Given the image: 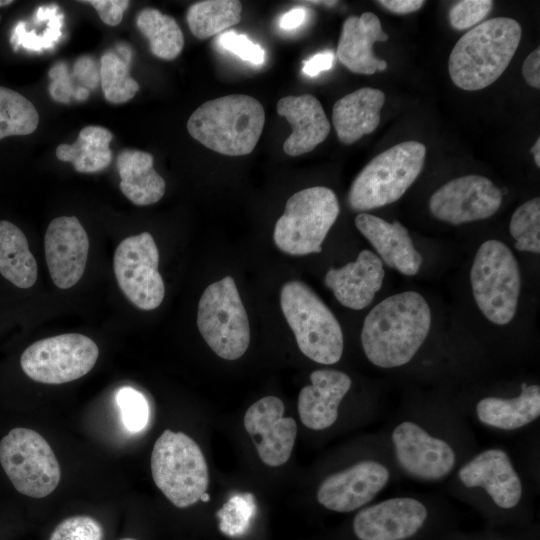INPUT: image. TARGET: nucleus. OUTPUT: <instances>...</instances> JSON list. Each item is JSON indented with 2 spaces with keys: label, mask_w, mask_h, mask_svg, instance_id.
Listing matches in <instances>:
<instances>
[{
  "label": "nucleus",
  "mask_w": 540,
  "mask_h": 540,
  "mask_svg": "<svg viewBox=\"0 0 540 540\" xmlns=\"http://www.w3.org/2000/svg\"><path fill=\"white\" fill-rule=\"evenodd\" d=\"M284 403L266 396L252 404L244 415V427L251 436L261 461L280 466L291 456L297 435V424L284 417Z\"/></svg>",
  "instance_id": "19"
},
{
  "label": "nucleus",
  "mask_w": 540,
  "mask_h": 540,
  "mask_svg": "<svg viewBox=\"0 0 540 540\" xmlns=\"http://www.w3.org/2000/svg\"><path fill=\"white\" fill-rule=\"evenodd\" d=\"M218 43L222 49L230 51L243 61L254 65H260L264 62V50L246 35L227 31L220 35Z\"/></svg>",
  "instance_id": "39"
},
{
  "label": "nucleus",
  "mask_w": 540,
  "mask_h": 540,
  "mask_svg": "<svg viewBox=\"0 0 540 540\" xmlns=\"http://www.w3.org/2000/svg\"><path fill=\"white\" fill-rule=\"evenodd\" d=\"M35 106L22 94L0 86V140L8 136L29 135L38 127Z\"/></svg>",
  "instance_id": "32"
},
{
  "label": "nucleus",
  "mask_w": 540,
  "mask_h": 540,
  "mask_svg": "<svg viewBox=\"0 0 540 540\" xmlns=\"http://www.w3.org/2000/svg\"><path fill=\"white\" fill-rule=\"evenodd\" d=\"M136 24L156 57L173 60L181 53L184 36L173 17L154 8H145L139 12Z\"/></svg>",
  "instance_id": "30"
},
{
  "label": "nucleus",
  "mask_w": 540,
  "mask_h": 540,
  "mask_svg": "<svg viewBox=\"0 0 540 540\" xmlns=\"http://www.w3.org/2000/svg\"><path fill=\"white\" fill-rule=\"evenodd\" d=\"M121 540H136V539H133V538H124V539H121Z\"/></svg>",
  "instance_id": "51"
},
{
  "label": "nucleus",
  "mask_w": 540,
  "mask_h": 540,
  "mask_svg": "<svg viewBox=\"0 0 540 540\" xmlns=\"http://www.w3.org/2000/svg\"><path fill=\"white\" fill-rule=\"evenodd\" d=\"M49 540H103V528L91 516H71L55 527Z\"/></svg>",
  "instance_id": "37"
},
{
  "label": "nucleus",
  "mask_w": 540,
  "mask_h": 540,
  "mask_svg": "<svg viewBox=\"0 0 540 540\" xmlns=\"http://www.w3.org/2000/svg\"><path fill=\"white\" fill-rule=\"evenodd\" d=\"M385 9L396 14H408L420 9L424 1L422 0H381L377 1Z\"/></svg>",
  "instance_id": "46"
},
{
  "label": "nucleus",
  "mask_w": 540,
  "mask_h": 540,
  "mask_svg": "<svg viewBox=\"0 0 540 540\" xmlns=\"http://www.w3.org/2000/svg\"><path fill=\"white\" fill-rule=\"evenodd\" d=\"M113 138L111 131L102 126L84 127L73 144H60L56 157L63 162H71L80 173H95L104 170L112 160L109 144Z\"/></svg>",
  "instance_id": "29"
},
{
  "label": "nucleus",
  "mask_w": 540,
  "mask_h": 540,
  "mask_svg": "<svg viewBox=\"0 0 540 540\" xmlns=\"http://www.w3.org/2000/svg\"><path fill=\"white\" fill-rule=\"evenodd\" d=\"M490 540H503V539H490Z\"/></svg>",
  "instance_id": "52"
},
{
  "label": "nucleus",
  "mask_w": 540,
  "mask_h": 540,
  "mask_svg": "<svg viewBox=\"0 0 540 540\" xmlns=\"http://www.w3.org/2000/svg\"><path fill=\"white\" fill-rule=\"evenodd\" d=\"M242 4L237 0H205L192 4L187 11V23L198 39H206L238 24Z\"/></svg>",
  "instance_id": "31"
},
{
  "label": "nucleus",
  "mask_w": 540,
  "mask_h": 540,
  "mask_svg": "<svg viewBox=\"0 0 540 540\" xmlns=\"http://www.w3.org/2000/svg\"><path fill=\"white\" fill-rule=\"evenodd\" d=\"M335 55L330 51H324L313 55L303 62L302 72L309 77H315L322 71L332 68Z\"/></svg>",
  "instance_id": "43"
},
{
  "label": "nucleus",
  "mask_w": 540,
  "mask_h": 540,
  "mask_svg": "<svg viewBox=\"0 0 540 540\" xmlns=\"http://www.w3.org/2000/svg\"><path fill=\"white\" fill-rule=\"evenodd\" d=\"M0 274L13 285L27 289L37 280V263L22 230L0 220Z\"/></svg>",
  "instance_id": "28"
},
{
  "label": "nucleus",
  "mask_w": 540,
  "mask_h": 540,
  "mask_svg": "<svg viewBox=\"0 0 540 540\" xmlns=\"http://www.w3.org/2000/svg\"><path fill=\"white\" fill-rule=\"evenodd\" d=\"M49 78V93L53 100L66 104L74 99L77 87L65 62L55 63L49 70Z\"/></svg>",
  "instance_id": "40"
},
{
  "label": "nucleus",
  "mask_w": 540,
  "mask_h": 540,
  "mask_svg": "<svg viewBox=\"0 0 540 540\" xmlns=\"http://www.w3.org/2000/svg\"><path fill=\"white\" fill-rule=\"evenodd\" d=\"M473 297L482 314L497 325L508 324L517 311L521 273L512 250L495 239L483 242L470 270Z\"/></svg>",
  "instance_id": "10"
},
{
  "label": "nucleus",
  "mask_w": 540,
  "mask_h": 540,
  "mask_svg": "<svg viewBox=\"0 0 540 540\" xmlns=\"http://www.w3.org/2000/svg\"><path fill=\"white\" fill-rule=\"evenodd\" d=\"M464 415L483 428L500 434L526 431L540 418V385L523 381L516 394H486L458 405Z\"/></svg>",
  "instance_id": "17"
},
{
  "label": "nucleus",
  "mask_w": 540,
  "mask_h": 540,
  "mask_svg": "<svg viewBox=\"0 0 540 540\" xmlns=\"http://www.w3.org/2000/svg\"><path fill=\"white\" fill-rule=\"evenodd\" d=\"M280 305L300 351L323 365L337 363L343 354L341 326L320 297L305 283L286 282L280 291Z\"/></svg>",
  "instance_id": "7"
},
{
  "label": "nucleus",
  "mask_w": 540,
  "mask_h": 540,
  "mask_svg": "<svg viewBox=\"0 0 540 540\" xmlns=\"http://www.w3.org/2000/svg\"><path fill=\"white\" fill-rule=\"evenodd\" d=\"M307 18V9L297 6L283 14L278 22L279 28L284 31H291L300 27Z\"/></svg>",
  "instance_id": "45"
},
{
  "label": "nucleus",
  "mask_w": 540,
  "mask_h": 540,
  "mask_svg": "<svg viewBox=\"0 0 540 540\" xmlns=\"http://www.w3.org/2000/svg\"><path fill=\"white\" fill-rule=\"evenodd\" d=\"M0 463L15 489L32 498L48 496L60 482L55 453L32 429L14 428L1 439Z\"/></svg>",
  "instance_id": "14"
},
{
  "label": "nucleus",
  "mask_w": 540,
  "mask_h": 540,
  "mask_svg": "<svg viewBox=\"0 0 540 540\" xmlns=\"http://www.w3.org/2000/svg\"><path fill=\"white\" fill-rule=\"evenodd\" d=\"M512 454L502 446L480 448L445 482L450 496L495 512L512 513L527 505L533 489Z\"/></svg>",
  "instance_id": "3"
},
{
  "label": "nucleus",
  "mask_w": 540,
  "mask_h": 540,
  "mask_svg": "<svg viewBox=\"0 0 540 540\" xmlns=\"http://www.w3.org/2000/svg\"><path fill=\"white\" fill-rule=\"evenodd\" d=\"M388 38L374 13L364 12L359 17H348L342 26L337 58L353 73L371 75L383 71L387 63L374 54L373 45L387 41Z\"/></svg>",
  "instance_id": "24"
},
{
  "label": "nucleus",
  "mask_w": 540,
  "mask_h": 540,
  "mask_svg": "<svg viewBox=\"0 0 540 540\" xmlns=\"http://www.w3.org/2000/svg\"><path fill=\"white\" fill-rule=\"evenodd\" d=\"M384 103V92L371 87L357 89L340 98L332 112L339 140L349 145L372 133L380 123Z\"/></svg>",
  "instance_id": "26"
},
{
  "label": "nucleus",
  "mask_w": 540,
  "mask_h": 540,
  "mask_svg": "<svg viewBox=\"0 0 540 540\" xmlns=\"http://www.w3.org/2000/svg\"><path fill=\"white\" fill-rule=\"evenodd\" d=\"M509 231L518 251L540 252V198L534 197L513 213Z\"/></svg>",
  "instance_id": "34"
},
{
  "label": "nucleus",
  "mask_w": 540,
  "mask_h": 540,
  "mask_svg": "<svg viewBox=\"0 0 540 540\" xmlns=\"http://www.w3.org/2000/svg\"><path fill=\"white\" fill-rule=\"evenodd\" d=\"M400 479L386 442L379 432L378 441L368 454L328 473L320 481L316 498L327 510L353 512L372 503Z\"/></svg>",
  "instance_id": "6"
},
{
  "label": "nucleus",
  "mask_w": 540,
  "mask_h": 540,
  "mask_svg": "<svg viewBox=\"0 0 540 540\" xmlns=\"http://www.w3.org/2000/svg\"><path fill=\"white\" fill-rule=\"evenodd\" d=\"M355 226L388 267L407 276L418 273L422 256L400 222L389 223L378 216L360 213L355 218Z\"/></svg>",
  "instance_id": "23"
},
{
  "label": "nucleus",
  "mask_w": 540,
  "mask_h": 540,
  "mask_svg": "<svg viewBox=\"0 0 540 540\" xmlns=\"http://www.w3.org/2000/svg\"><path fill=\"white\" fill-rule=\"evenodd\" d=\"M12 3H13V1H11V0H0V7L7 6V5H10Z\"/></svg>",
  "instance_id": "50"
},
{
  "label": "nucleus",
  "mask_w": 540,
  "mask_h": 540,
  "mask_svg": "<svg viewBox=\"0 0 540 540\" xmlns=\"http://www.w3.org/2000/svg\"><path fill=\"white\" fill-rule=\"evenodd\" d=\"M431 328V310L424 297L405 291L387 297L365 317L361 345L368 361L390 370L408 365Z\"/></svg>",
  "instance_id": "2"
},
{
  "label": "nucleus",
  "mask_w": 540,
  "mask_h": 540,
  "mask_svg": "<svg viewBox=\"0 0 540 540\" xmlns=\"http://www.w3.org/2000/svg\"><path fill=\"white\" fill-rule=\"evenodd\" d=\"M153 156L145 151L125 149L117 157L120 190L133 204L151 205L165 193V180L153 167Z\"/></svg>",
  "instance_id": "27"
},
{
  "label": "nucleus",
  "mask_w": 540,
  "mask_h": 540,
  "mask_svg": "<svg viewBox=\"0 0 540 540\" xmlns=\"http://www.w3.org/2000/svg\"><path fill=\"white\" fill-rule=\"evenodd\" d=\"M438 494L406 493L372 502L361 508L352 521L358 540H412L432 520L443 502Z\"/></svg>",
  "instance_id": "13"
},
{
  "label": "nucleus",
  "mask_w": 540,
  "mask_h": 540,
  "mask_svg": "<svg viewBox=\"0 0 540 540\" xmlns=\"http://www.w3.org/2000/svg\"><path fill=\"white\" fill-rule=\"evenodd\" d=\"M380 432L401 478L422 484L445 483L479 449L472 424L451 400L408 401Z\"/></svg>",
  "instance_id": "1"
},
{
  "label": "nucleus",
  "mask_w": 540,
  "mask_h": 540,
  "mask_svg": "<svg viewBox=\"0 0 540 540\" xmlns=\"http://www.w3.org/2000/svg\"><path fill=\"white\" fill-rule=\"evenodd\" d=\"M384 276L381 259L370 250H362L354 262L331 268L324 281L343 306L361 310L371 304L382 287Z\"/></svg>",
  "instance_id": "22"
},
{
  "label": "nucleus",
  "mask_w": 540,
  "mask_h": 540,
  "mask_svg": "<svg viewBox=\"0 0 540 540\" xmlns=\"http://www.w3.org/2000/svg\"><path fill=\"white\" fill-rule=\"evenodd\" d=\"M492 6L491 0L459 1L449 12L450 24L457 30L471 28L488 15Z\"/></svg>",
  "instance_id": "38"
},
{
  "label": "nucleus",
  "mask_w": 540,
  "mask_h": 540,
  "mask_svg": "<svg viewBox=\"0 0 540 540\" xmlns=\"http://www.w3.org/2000/svg\"><path fill=\"white\" fill-rule=\"evenodd\" d=\"M150 464L155 485L176 507L195 504L207 490L209 475L203 452L183 432L165 430L154 444Z\"/></svg>",
  "instance_id": "9"
},
{
  "label": "nucleus",
  "mask_w": 540,
  "mask_h": 540,
  "mask_svg": "<svg viewBox=\"0 0 540 540\" xmlns=\"http://www.w3.org/2000/svg\"><path fill=\"white\" fill-rule=\"evenodd\" d=\"M265 113L255 98L232 94L209 100L189 117V134L205 147L227 156L251 153L263 130Z\"/></svg>",
  "instance_id": "5"
},
{
  "label": "nucleus",
  "mask_w": 540,
  "mask_h": 540,
  "mask_svg": "<svg viewBox=\"0 0 540 540\" xmlns=\"http://www.w3.org/2000/svg\"><path fill=\"white\" fill-rule=\"evenodd\" d=\"M530 152L533 154L534 161H535L537 167L539 168L540 167V139L539 138H537V140L534 143V145L532 146Z\"/></svg>",
  "instance_id": "47"
},
{
  "label": "nucleus",
  "mask_w": 540,
  "mask_h": 540,
  "mask_svg": "<svg viewBox=\"0 0 540 540\" xmlns=\"http://www.w3.org/2000/svg\"><path fill=\"white\" fill-rule=\"evenodd\" d=\"M277 113L285 117L293 128L283 144V150L289 156L312 151L330 132L324 109L313 95L283 97L278 100Z\"/></svg>",
  "instance_id": "25"
},
{
  "label": "nucleus",
  "mask_w": 540,
  "mask_h": 540,
  "mask_svg": "<svg viewBox=\"0 0 540 540\" xmlns=\"http://www.w3.org/2000/svg\"><path fill=\"white\" fill-rule=\"evenodd\" d=\"M45 258L53 283L60 289L76 285L84 274L89 238L75 216L53 219L44 238Z\"/></svg>",
  "instance_id": "20"
},
{
  "label": "nucleus",
  "mask_w": 540,
  "mask_h": 540,
  "mask_svg": "<svg viewBox=\"0 0 540 540\" xmlns=\"http://www.w3.org/2000/svg\"><path fill=\"white\" fill-rule=\"evenodd\" d=\"M255 511L253 494H235L216 513L220 531L229 537L244 535L250 527Z\"/></svg>",
  "instance_id": "35"
},
{
  "label": "nucleus",
  "mask_w": 540,
  "mask_h": 540,
  "mask_svg": "<svg viewBox=\"0 0 540 540\" xmlns=\"http://www.w3.org/2000/svg\"><path fill=\"white\" fill-rule=\"evenodd\" d=\"M98 356V346L91 338L67 333L32 343L22 353L20 365L36 382L63 384L90 372Z\"/></svg>",
  "instance_id": "15"
},
{
  "label": "nucleus",
  "mask_w": 540,
  "mask_h": 540,
  "mask_svg": "<svg viewBox=\"0 0 540 540\" xmlns=\"http://www.w3.org/2000/svg\"><path fill=\"white\" fill-rule=\"evenodd\" d=\"M305 3L324 4L326 6H334L337 3V1H307Z\"/></svg>",
  "instance_id": "48"
},
{
  "label": "nucleus",
  "mask_w": 540,
  "mask_h": 540,
  "mask_svg": "<svg viewBox=\"0 0 540 540\" xmlns=\"http://www.w3.org/2000/svg\"><path fill=\"white\" fill-rule=\"evenodd\" d=\"M80 2L94 7L100 19L109 26H116L121 22L124 11L130 3L126 0H88Z\"/></svg>",
  "instance_id": "42"
},
{
  "label": "nucleus",
  "mask_w": 540,
  "mask_h": 540,
  "mask_svg": "<svg viewBox=\"0 0 540 540\" xmlns=\"http://www.w3.org/2000/svg\"><path fill=\"white\" fill-rule=\"evenodd\" d=\"M520 24L507 17L486 20L466 32L448 60L453 83L466 91L494 83L510 64L521 40Z\"/></svg>",
  "instance_id": "4"
},
{
  "label": "nucleus",
  "mask_w": 540,
  "mask_h": 540,
  "mask_svg": "<svg viewBox=\"0 0 540 540\" xmlns=\"http://www.w3.org/2000/svg\"><path fill=\"white\" fill-rule=\"evenodd\" d=\"M158 264L159 251L149 232L123 239L115 250L117 283L126 298L141 310L156 309L164 299L165 286Z\"/></svg>",
  "instance_id": "16"
},
{
  "label": "nucleus",
  "mask_w": 540,
  "mask_h": 540,
  "mask_svg": "<svg viewBox=\"0 0 540 540\" xmlns=\"http://www.w3.org/2000/svg\"><path fill=\"white\" fill-rule=\"evenodd\" d=\"M71 75L79 87L89 91L100 83V67L95 59L88 55L81 56L75 61Z\"/></svg>",
  "instance_id": "41"
},
{
  "label": "nucleus",
  "mask_w": 540,
  "mask_h": 540,
  "mask_svg": "<svg viewBox=\"0 0 540 540\" xmlns=\"http://www.w3.org/2000/svg\"><path fill=\"white\" fill-rule=\"evenodd\" d=\"M198 329L208 346L221 358H240L250 343L248 316L231 276L210 284L197 311Z\"/></svg>",
  "instance_id": "12"
},
{
  "label": "nucleus",
  "mask_w": 540,
  "mask_h": 540,
  "mask_svg": "<svg viewBox=\"0 0 540 540\" xmlns=\"http://www.w3.org/2000/svg\"><path fill=\"white\" fill-rule=\"evenodd\" d=\"M116 403L124 427L131 433L142 431L149 421V405L144 395L131 387H122L116 394Z\"/></svg>",
  "instance_id": "36"
},
{
  "label": "nucleus",
  "mask_w": 540,
  "mask_h": 540,
  "mask_svg": "<svg viewBox=\"0 0 540 540\" xmlns=\"http://www.w3.org/2000/svg\"><path fill=\"white\" fill-rule=\"evenodd\" d=\"M502 203V193L490 179L466 175L452 179L430 197L431 214L440 221L460 225L489 218Z\"/></svg>",
  "instance_id": "18"
},
{
  "label": "nucleus",
  "mask_w": 540,
  "mask_h": 540,
  "mask_svg": "<svg viewBox=\"0 0 540 540\" xmlns=\"http://www.w3.org/2000/svg\"><path fill=\"white\" fill-rule=\"evenodd\" d=\"M339 211L337 196L330 188L315 186L296 192L276 221L273 238L277 248L294 256L321 252Z\"/></svg>",
  "instance_id": "11"
},
{
  "label": "nucleus",
  "mask_w": 540,
  "mask_h": 540,
  "mask_svg": "<svg viewBox=\"0 0 540 540\" xmlns=\"http://www.w3.org/2000/svg\"><path fill=\"white\" fill-rule=\"evenodd\" d=\"M311 384L304 386L298 396V413L305 427L323 431L336 424L340 407L352 387L351 377L330 368L314 370Z\"/></svg>",
  "instance_id": "21"
},
{
  "label": "nucleus",
  "mask_w": 540,
  "mask_h": 540,
  "mask_svg": "<svg viewBox=\"0 0 540 540\" xmlns=\"http://www.w3.org/2000/svg\"><path fill=\"white\" fill-rule=\"evenodd\" d=\"M522 74L526 83L535 88H540V48L537 47L524 60Z\"/></svg>",
  "instance_id": "44"
},
{
  "label": "nucleus",
  "mask_w": 540,
  "mask_h": 540,
  "mask_svg": "<svg viewBox=\"0 0 540 540\" xmlns=\"http://www.w3.org/2000/svg\"><path fill=\"white\" fill-rule=\"evenodd\" d=\"M425 156V145L414 140L396 144L375 156L350 187V207L367 211L400 199L421 173Z\"/></svg>",
  "instance_id": "8"
},
{
  "label": "nucleus",
  "mask_w": 540,
  "mask_h": 540,
  "mask_svg": "<svg viewBox=\"0 0 540 540\" xmlns=\"http://www.w3.org/2000/svg\"><path fill=\"white\" fill-rule=\"evenodd\" d=\"M130 62L113 51L100 58V84L105 99L112 104L131 100L139 90V84L130 76Z\"/></svg>",
  "instance_id": "33"
},
{
  "label": "nucleus",
  "mask_w": 540,
  "mask_h": 540,
  "mask_svg": "<svg viewBox=\"0 0 540 540\" xmlns=\"http://www.w3.org/2000/svg\"><path fill=\"white\" fill-rule=\"evenodd\" d=\"M209 500H210V495L206 492L202 494V496L200 497V501L207 502Z\"/></svg>",
  "instance_id": "49"
}]
</instances>
